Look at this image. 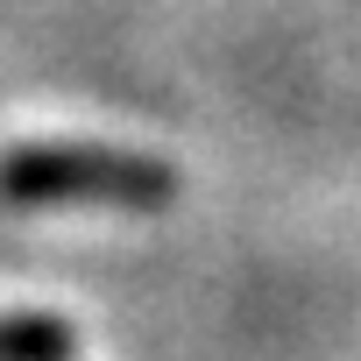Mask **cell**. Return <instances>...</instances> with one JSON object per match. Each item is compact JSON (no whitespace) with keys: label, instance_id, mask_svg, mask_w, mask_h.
Returning <instances> with one entry per match:
<instances>
[{"label":"cell","instance_id":"2","mask_svg":"<svg viewBox=\"0 0 361 361\" xmlns=\"http://www.w3.org/2000/svg\"><path fill=\"white\" fill-rule=\"evenodd\" d=\"M0 361H78V333L57 312H0Z\"/></svg>","mask_w":361,"mask_h":361},{"label":"cell","instance_id":"1","mask_svg":"<svg viewBox=\"0 0 361 361\" xmlns=\"http://www.w3.org/2000/svg\"><path fill=\"white\" fill-rule=\"evenodd\" d=\"M185 177L163 156L106 142H22L0 156V206H106V213H170Z\"/></svg>","mask_w":361,"mask_h":361}]
</instances>
